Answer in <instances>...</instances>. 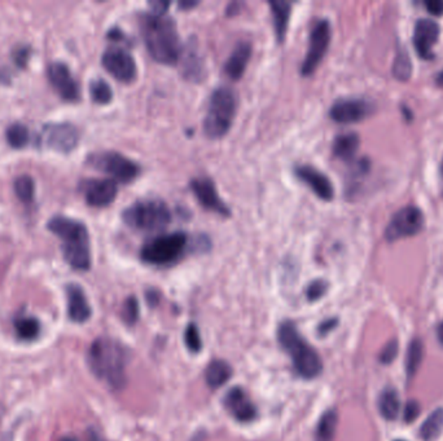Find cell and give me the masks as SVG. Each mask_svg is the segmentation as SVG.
Returning <instances> with one entry per match:
<instances>
[{
    "mask_svg": "<svg viewBox=\"0 0 443 441\" xmlns=\"http://www.w3.org/2000/svg\"><path fill=\"white\" fill-rule=\"evenodd\" d=\"M88 364L93 373L111 388L125 387L128 351L120 342L108 337L95 340L88 349Z\"/></svg>",
    "mask_w": 443,
    "mask_h": 441,
    "instance_id": "cell-1",
    "label": "cell"
},
{
    "mask_svg": "<svg viewBox=\"0 0 443 441\" xmlns=\"http://www.w3.org/2000/svg\"><path fill=\"white\" fill-rule=\"evenodd\" d=\"M145 47L152 59L163 65H175L180 59L182 46L175 21L166 15H148L142 22Z\"/></svg>",
    "mask_w": 443,
    "mask_h": 441,
    "instance_id": "cell-2",
    "label": "cell"
},
{
    "mask_svg": "<svg viewBox=\"0 0 443 441\" xmlns=\"http://www.w3.org/2000/svg\"><path fill=\"white\" fill-rule=\"evenodd\" d=\"M47 228L60 238L67 263L77 271H88L91 267V251L85 224L67 216H53Z\"/></svg>",
    "mask_w": 443,
    "mask_h": 441,
    "instance_id": "cell-3",
    "label": "cell"
},
{
    "mask_svg": "<svg viewBox=\"0 0 443 441\" xmlns=\"http://www.w3.org/2000/svg\"><path fill=\"white\" fill-rule=\"evenodd\" d=\"M278 340L282 349L289 355L296 372L306 378H316L323 370L319 354L302 338L297 328L292 323H284L278 330Z\"/></svg>",
    "mask_w": 443,
    "mask_h": 441,
    "instance_id": "cell-4",
    "label": "cell"
},
{
    "mask_svg": "<svg viewBox=\"0 0 443 441\" xmlns=\"http://www.w3.org/2000/svg\"><path fill=\"white\" fill-rule=\"evenodd\" d=\"M122 220L131 230L154 233L165 230L171 221L169 206L158 198L140 200L122 212Z\"/></svg>",
    "mask_w": 443,
    "mask_h": 441,
    "instance_id": "cell-5",
    "label": "cell"
},
{
    "mask_svg": "<svg viewBox=\"0 0 443 441\" xmlns=\"http://www.w3.org/2000/svg\"><path fill=\"white\" fill-rule=\"evenodd\" d=\"M236 106V94L230 87H219L214 91L204 119V131L209 139H221L230 131Z\"/></svg>",
    "mask_w": 443,
    "mask_h": 441,
    "instance_id": "cell-6",
    "label": "cell"
},
{
    "mask_svg": "<svg viewBox=\"0 0 443 441\" xmlns=\"http://www.w3.org/2000/svg\"><path fill=\"white\" fill-rule=\"evenodd\" d=\"M187 245L188 234L184 232L162 234L145 244L140 251V258L151 265H166L179 259Z\"/></svg>",
    "mask_w": 443,
    "mask_h": 441,
    "instance_id": "cell-7",
    "label": "cell"
},
{
    "mask_svg": "<svg viewBox=\"0 0 443 441\" xmlns=\"http://www.w3.org/2000/svg\"><path fill=\"white\" fill-rule=\"evenodd\" d=\"M88 163L96 170L108 174L116 183L120 181L123 184L135 180L140 172V169L135 162L116 152L91 154L88 158Z\"/></svg>",
    "mask_w": 443,
    "mask_h": 441,
    "instance_id": "cell-8",
    "label": "cell"
},
{
    "mask_svg": "<svg viewBox=\"0 0 443 441\" xmlns=\"http://www.w3.org/2000/svg\"><path fill=\"white\" fill-rule=\"evenodd\" d=\"M331 36H332V29H331L329 21L328 20L318 21L311 30L308 51L301 66V74L304 77H310L311 74H314V71L327 53V50L331 43Z\"/></svg>",
    "mask_w": 443,
    "mask_h": 441,
    "instance_id": "cell-9",
    "label": "cell"
},
{
    "mask_svg": "<svg viewBox=\"0 0 443 441\" xmlns=\"http://www.w3.org/2000/svg\"><path fill=\"white\" fill-rule=\"evenodd\" d=\"M424 227V215L415 206L403 207L392 218L385 230V238L390 242L416 236Z\"/></svg>",
    "mask_w": 443,
    "mask_h": 441,
    "instance_id": "cell-10",
    "label": "cell"
},
{
    "mask_svg": "<svg viewBox=\"0 0 443 441\" xmlns=\"http://www.w3.org/2000/svg\"><path fill=\"white\" fill-rule=\"evenodd\" d=\"M104 69L122 83H131L137 79V66L130 52L121 47H111L102 57Z\"/></svg>",
    "mask_w": 443,
    "mask_h": 441,
    "instance_id": "cell-11",
    "label": "cell"
},
{
    "mask_svg": "<svg viewBox=\"0 0 443 441\" xmlns=\"http://www.w3.org/2000/svg\"><path fill=\"white\" fill-rule=\"evenodd\" d=\"M44 144L56 152L70 153L79 141L77 128L70 123H53L43 128Z\"/></svg>",
    "mask_w": 443,
    "mask_h": 441,
    "instance_id": "cell-12",
    "label": "cell"
},
{
    "mask_svg": "<svg viewBox=\"0 0 443 441\" xmlns=\"http://www.w3.org/2000/svg\"><path fill=\"white\" fill-rule=\"evenodd\" d=\"M87 204L93 207H107L118 193L117 183L113 178H90L81 184Z\"/></svg>",
    "mask_w": 443,
    "mask_h": 441,
    "instance_id": "cell-13",
    "label": "cell"
},
{
    "mask_svg": "<svg viewBox=\"0 0 443 441\" xmlns=\"http://www.w3.org/2000/svg\"><path fill=\"white\" fill-rule=\"evenodd\" d=\"M47 77L56 92L65 102H78L81 90L68 66L62 62H53L47 69Z\"/></svg>",
    "mask_w": 443,
    "mask_h": 441,
    "instance_id": "cell-14",
    "label": "cell"
},
{
    "mask_svg": "<svg viewBox=\"0 0 443 441\" xmlns=\"http://www.w3.org/2000/svg\"><path fill=\"white\" fill-rule=\"evenodd\" d=\"M372 111L368 102L360 99H342L334 102L329 111V117L337 123L349 125L367 118Z\"/></svg>",
    "mask_w": 443,
    "mask_h": 441,
    "instance_id": "cell-15",
    "label": "cell"
},
{
    "mask_svg": "<svg viewBox=\"0 0 443 441\" xmlns=\"http://www.w3.org/2000/svg\"><path fill=\"white\" fill-rule=\"evenodd\" d=\"M191 189L196 195L197 201L209 211L217 212L222 216H230L231 210L224 204L217 192V188L209 178H193L191 181Z\"/></svg>",
    "mask_w": 443,
    "mask_h": 441,
    "instance_id": "cell-16",
    "label": "cell"
},
{
    "mask_svg": "<svg viewBox=\"0 0 443 441\" xmlns=\"http://www.w3.org/2000/svg\"><path fill=\"white\" fill-rule=\"evenodd\" d=\"M439 38V26L432 20H418L414 31V46L421 59H433V48Z\"/></svg>",
    "mask_w": 443,
    "mask_h": 441,
    "instance_id": "cell-17",
    "label": "cell"
},
{
    "mask_svg": "<svg viewBox=\"0 0 443 441\" xmlns=\"http://www.w3.org/2000/svg\"><path fill=\"white\" fill-rule=\"evenodd\" d=\"M224 407L239 422H250L257 416V409L243 388L235 387L224 396Z\"/></svg>",
    "mask_w": 443,
    "mask_h": 441,
    "instance_id": "cell-18",
    "label": "cell"
},
{
    "mask_svg": "<svg viewBox=\"0 0 443 441\" xmlns=\"http://www.w3.org/2000/svg\"><path fill=\"white\" fill-rule=\"evenodd\" d=\"M296 176L311 188V190L323 201H332L334 197L331 180L324 175L323 172L311 167L310 164H302L296 167Z\"/></svg>",
    "mask_w": 443,
    "mask_h": 441,
    "instance_id": "cell-19",
    "label": "cell"
},
{
    "mask_svg": "<svg viewBox=\"0 0 443 441\" xmlns=\"http://www.w3.org/2000/svg\"><path fill=\"white\" fill-rule=\"evenodd\" d=\"M68 294V314L70 320L74 323H86L91 317V307L85 295L83 288L78 285H69L67 288Z\"/></svg>",
    "mask_w": 443,
    "mask_h": 441,
    "instance_id": "cell-20",
    "label": "cell"
},
{
    "mask_svg": "<svg viewBox=\"0 0 443 441\" xmlns=\"http://www.w3.org/2000/svg\"><path fill=\"white\" fill-rule=\"evenodd\" d=\"M250 57H252V44L247 42H240L233 48L229 59L226 61V65H224L226 76L231 78L232 80H239L245 73Z\"/></svg>",
    "mask_w": 443,
    "mask_h": 441,
    "instance_id": "cell-21",
    "label": "cell"
},
{
    "mask_svg": "<svg viewBox=\"0 0 443 441\" xmlns=\"http://www.w3.org/2000/svg\"><path fill=\"white\" fill-rule=\"evenodd\" d=\"M270 8L273 13V27L278 42L284 43L287 36V30L289 25L292 3L289 1H270Z\"/></svg>",
    "mask_w": 443,
    "mask_h": 441,
    "instance_id": "cell-22",
    "label": "cell"
},
{
    "mask_svg": "<svg viewBox=\"0 0 443 441\" xmlns=\"http://www.w3.org/2000/svg\"><path fill=\"white\" fill-rule=\"evenodd\" d=\"M360 139L355 132H348L337 136L333 141V155L341 161H350L357 154Z\"/></svg>",
    "mask_w": 443,
    "mask_h": 441,
    "instance_id": "cell-23",
    "label": "cell"
},
{
    "mask_svg": "<svg viewBox=\"0 0 443 441\" xmlns=\"http://www.w3.org/2000/svg\"><path fill=\"white\" fill-rule=\"evenodd\" d=\"M232 369L230 365L222 360H214L206 368L205 381L210 388L217 390L230 381Z\"/></svg>",
    "mask_w": 443,
    "mask_h": 441,
    "instance_id": "cell-24",
    "label": "cell"
},
{
    "mask_svg": "<svg viewBox=\"0 0 443 441\" xmlns=\"http://www.w3.org/2000/svg\"><path fill=\"white\" fill-rule=\"evenodd\" d=\"M379 410L380 414L386 421H395L401 410L400 395L394 388H386L381 392L379 398Z\"/></svg>",
    "mask_w": 443,
    "mask_h": 441,
    "instance_id": "cell-25",
    "label": "cell"
},
{
    "mask_svg": "<svg viewBox=\"0 0 443 441\" xmlns=\"http://www.w3.org/2000/svg\"><path fill=\"white\" fill-rule=\"evenodd\" d=\"M337 424H339L337 412L333 409L325 412L316 426L315 441H333Z\"/></svg>",
    "mask_w": 443,
    "mask_h": 441,
    "instance_id": "cell-26",
    "label": "cell"
},
{
    "mask_svg": "<svg viewBox=\"0 0 443 441\" xmlns=\"http://www.w3.org/2000/svg\"><path fill=\"white\" fill-rule=\"evenodd\" d=\"M443 430V407H438L433 413H430L426 418L425 422L420 427V438L423 440L432 441L438 435L442 433Z\"/></svg>",
    "mask_w": 443,
    "mask_h": 441,
    "instance_id": "cell-27",
    "label": "cell"
},
{
    "mask_svg": "<svg viewBox=\"0 0 443 441\" xmlns=\"http://www.w3.org/2000/svg\"><path fill=\"white\" fill-rule=\"evenodd\" d=\"M423 354H424V348L421 340H412L409 344L407 349V355H406V373L409 379H412L415 377V374L418 373V368L423 361Z\"/></svg>",
    "mask_w": 443,
    "mask_h": 441,
    "instance_id": "cell-28",
    "label": "cell"
},
{
    "mask_svg": "<svg viewBox=\"0 0 443 441\" xmlns=\"http://www.w3.org/2000/svg\"><path fill=\"white\" fill-rule=\"evenodd\" d=\"M15 330L21 340H35L41 332V323L34 317H18L15 321Z\"/></svg>",
    "mask_w": 443,
    "mask_h": 441,
    "instance_id": "cell-29",
    "label": "cell"
},
{
    "mask_svg": "<svg viewBox=\"0 0 443 441\" xmlns=\"http://www.w3.org/2000/svg\"><path fill=\"white\" fill-rule=\"evenodd\" d=\"M203 73H204L203 62L198 57V55L193 50H189L183 62L184 77L187 78L188 80H200Z\"/></svg>",
    "mask_w": 443,
    "mask_h": 441,
    "instance_id": "cell-30",
    "label": "cell"
},
{
    "mask_svg": "<svg viewBox=\"0 0 443 441\" xmlns=\"http://www.w3.org/2000/svg\"><path fill=\"white\" fill-rule=\"evenodd\" d=\"M7 141L15 149L25 148L30 141V132L22 123H13L7 130Z\"/></svg>",
    "mask_w": 443,
    "mask_h": 441,
    "instance_id": "cell-31",
    "label": "cell"
},
{
    "mask_svg": "<svg viewBox=\"0 0 443 441\" xmlns=\"http://www.w3.org/2000/svg\"><path fill=\"white\" fill-rule=\"evenodd\" d=\"M15 193L18 195V200L24 204H30L34 198L35 186L34 180L27 176V175H22V176H18L15 180Z\"/></svg>",
    "mask_w": 443,
    "mask_h": 441,
    "instance_id": "cell-32",
    "label": "cell"
},
{
    "mask_svg": "<svg viewBox=\"0 0 443 441\" xmlns=\"http://www.w3.org/2000/svg\"><path fill=\"white\" fill-rule=\"evenodd\" d=\"M90 94L94 102L99 105H107L113 99V91L111 85H108L104 79H95L90 85Z\"/></svg>",
    "mask_w": 443,
    "mask_h": 441,
    "instance_id": "cell-33",
    "label": "cell"
},
{
    "mask_svg": "<svg viewBox=\"0 0 443 441\" xmlns=\"http://www.w3.org/2000/svg\"><path fill=\"white\" fill-rule=\"evenodd\" d=\"M411 71H412V65H411L409 55L406 53V51L398 52L393 64V76L398 80H407L411 77Z\"/></svg>",
    "mask_w": 443,
    "mask_h": 441,
    "instance_id": "cell-34",
    "label": "cell"
},
{
    "mask_svg": "<svg viewBox=\"0 0 443 441\" xmlns=\"http://www.w3.org/2000/svg\"><path fill=\"white\" fill-rule=\"evenodd\" d=\"M184 342H186V346L191 352L197 354L201 351L203 342H201V337H200V331L197 329L195 323L188 325L187 330L184 332Z\"/></svg>",
    "mask_w": 443,
    "mask_h": 441,
    "instance_id": "cell-35",
    "label": "cell"
},
{
    "mask_svg": "<svg viewBox=\"0 0 443 441\" xmlns=\"http://www.w3.org/2000/svg\"><path fill=\"white\" fill-rule=\"evenodd\" d=\"M122 318L128 325H134L139 318V304L134 297H128L122 306Z\"/></svg>",
    "mask_w": 443,
    "mask_h": 441,
    "instance_id": "cell-36",
    "label": "cell"
},
{
    "mask_svg": "<svg viewBox=\"0 0 443 441\" xmlns=\"http://www.w3.org/2000/svg\"><path fill=\"white\" fill-rule=\"evenodd\" d=\"M328 284L323 280L313 281L306 290V297L310 302H315L319 300L320 298L324 297V294L327 293Z\"/></svg>",
    "mask_w": 443,
    "mask_h": 441,
    "instance_id": "cell-37",
    "label": "cell"
},
{
    "mask_svg": "<svg viewBox=\"0 0 443 441\" xmlns=\"http://www.w3.org/2000/svg\"><path fill=\"white\" fill-rule=\"evenodd\" d=\"M398 355V342L397 340H389L380 354V361L385 365L392 364Z\"/></svg>",
    "mask_w": 443,
    "mask_h": 441,
    "instance_id": "cell-38",
    "label": "cell"
},
{
    "mask_svg": "<svg viewBox=\"0 0 443 441\" xmlns=\"http://www.w3.org/2000/svg\"><path fill=\"white\" fill-rule=\"evenodd\" d=\"M420 410H421V407H420V404H418V401L416 400H409V402L406 404V407H404V413H403V418H404L406 424L414 422L418 418V414H420Z\"/></svg>",
    "mask_w": 443,
    "mask_h": 441,
    "instance_id": "cell-39",
    "label": "cell"
},
{
    "mask_svg": "<svg viewBox=\"0 0 443 441\" xmlns=\"http://www.w3.org/2000/svg\"><path fill=\"white\" fill-rule=\"evenodd\" d=\"M425 7L429 10V13H432L435 16H442L443 15L442 0H428L425 1Z\"/></svg>",
    "mask_w": 443,
    "mask_h": 441,
    "instance_id": "cell-40",
    "label": "cell"
},
{
    "mask_svg": "<svg viewBox=\"0 0 443 441\" xmlns=\"http://www.w3.org/2000/svg\"><path fill=\"white\" fill-rule=\"evenodd\" d=\"M13 59L16 61L18 66L24 68L26 62H27V59H29V48L27 47H20L18 51L13 53Z\"/></svg>",
    "mask_w": 443,
    "mask_h": 441,
    "instance_id": "cell-41",
    "label": "cell"
},
{
    "mask_svg": "<svg viewBox=\"0 0 443 441\" xmlns=\"http://www.w3.org/2000/svg\"><path fill=\"white\" fill-rule=\"evenodd\" d=\"M169 6H170L169 1H151L149 3V7L152 9V15H157V16L165 15Z\"/></svg>",
    "mask_w": 443,
    "mask_h": 441,
    "instance_id": "cell-42",
    "label": "cell"
},
{
    "mask_svg": "<svg viewBox=\"0 0 443 441\" xmlns=\"http://www.w3.org/2000/svg\"><path fill=\"white\" fill-rule=\"evenodd\" d=\"M336 323H337V320L336 318H329V320H327V321H324L320 326H319V334H327L328 331L332 330L333 328L336 326Z\"/></svg>",
    "mask_w": 443,
    "mask_h": 441,
    "instance_id": "cell-43",
    "label": "cell"
},
{
    "mask_svg": "<svg viewBox=\"0 0 443 441\" xmlns=\"http://www.w3.org/2000/svg\"><path fill=\"white\" fill-rule=\"evenodd\" d=\"M241 7H243L241 3H231L230 6H229V8H227V15H229V16L238 15L240 10H241Z\"/></svg>",
    "mask_w": 443,
    "mask_h": 441,
    "instance_id": "cell-44",
    "label": "cell"
},
{
    "mask_svg": "<svg viewBox=\"0 0 443 441\" xmlns=\"http://www.w3.org/2000/svg\"><path fill=\"white\" fill-rule=\"evenodd\" d=\"M146 300H148V303L149 304H156L157 302H158V293H156L154 290H151V291H146Z\"/></svg>",
    "mask_w": 443,
    "mask_h": 441,
    "instance_id": "cell-45",
    "label": "cell"
},
{
    "mask_svg": "<svg viewBox=\"0 0 443 441\" xmlns=\"http://www.w3.org/2000/svg\"><path fill=\"white\" fill-rule=\"evenodd\" d=\"M197 6H198L197 1H182V3H179V7L183 9V10L193 8V7H197Z\"/></svg>",
    "mask_w": 443,
    "mask_h": 441,
    "instance_id": "cell-46",
    "label": "cell"
},
{
    "mask_svg": "<svg viewBox=\"0 0 443 441\" xmlns=\"http://www.w3.org/2000/svg\"><path fill=\"white\" fill-rule=\"evenodd\" d=\"M87 440H88V441H104V439H102V436H100V435H99V433H95V431H90V433H88V439H87Z\"/></svg>",
    "mask_w": 443,
    "mask_h": 441,
    "instance_id": "cell-47",
    "label": "cell"
},
{
    "mask_svg": "<svg viewBox=\"0 0 443 441\" xmlns=\"http://www.w3.org/2000/svg\"><path fill=\"white\" fill-rule=\"evenodd\" d=\"M435 82H437V85L443 87V69L438 73V76L435 78Z\"/></svg>",
    "mask_w": 443,
    "mask_h": 441,
    "instance_id": "cell-48",
    "label": "cell"
},
{
    "mask_svg": "<svg viewBox=\"0 0 443 441\" xmlns=\"http://www.w3.org/2000/svg\"><path fill=\"white\" fill-rule=\"evenodd\" d=\"M438 338H439L441 343L443 344V321L439 325V328H438Z\"/></svg>",
    "mask_w": 443,
    "mask_h": 441,
    "instance_id": "cell-49",
    "label": "cell"
},
{
    "mask_svg": "<svg viewBox=\"0 0 443 441\" xmlns=\"http://www.w3.org/2000/svg\"><path fill=\"white\" fill-rule=\"evenodd\" d=\"M59 441H79L76 438H73V436H65V438H62Z\"/></svg>",
    "mask_w": 443,
    "mask_h": 441,
    "instance_id": "cell-50",
    "label": "cell"
},
{
    "mask_svg": "<svg viewBox=\"0 0 443 441\" xmlns=\"http://www.w3.org/2000/svg\"><path fill=\"white\" fill-rule=\"evenodd\" d=\"M442 176H443V162H442Z\"/></svg>",
    "mask_w": 443,
    "mask_h": 441,
    "instance_id": "cell-51",
    "label": "cell"
},
{
    "mask_svg": "<svg viewBox=\"0 0 443 441\" xmlns=\"http://www.w3.org/2000/svg\"><path fill=\"white\" fill-rule=\"evenodd\" d=\"M398 441H401V440H398Z\"/></svg>",
    "mask_w": 443,
    "mask_h": 441,
    "instance_id": "cell-52",
    "label": "cell"
}]
</instances>
